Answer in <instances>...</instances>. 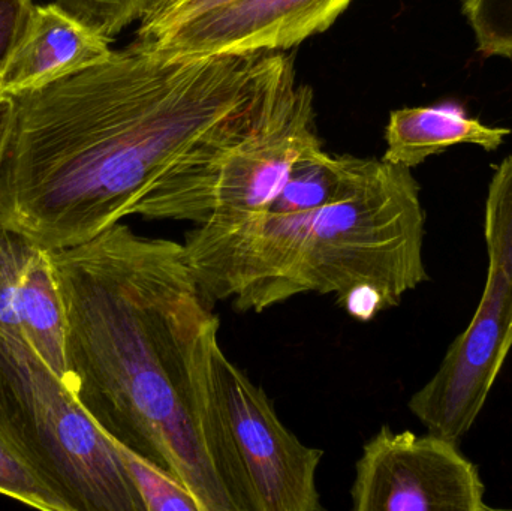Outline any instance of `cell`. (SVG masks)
<instances>
[{"instance_id":"cell-1","label":"cell","mask_w":512,"mask_h":511,"mask_svg":"<svg viewBox=\"0 0 512 511\" xmlns=\"http://www.w3.org/2000/svg\"><path fill=\"white\" fill-rule=\"evenodd\" d=\"M271 53L165 57L132 42L11 95L0 225L45 251L95 239L245 107Z\"/></svg>"},{"instance_id":"cell-2","label":"cell","mask_w":512,"mask_h":511,"mask_svg":"<svg viewBox=\"0 0 512 511\" xmlns=\"http://www.w3.org/2000/svg\"><path fill=\"white\" fill-rule=\"evenodd\" d=\"M50 257L78 404L111 440L170 471L201 511H236L195 417L192 350L213 305L182 243L119 222Z\"/></svg>"},{"instance_id":"cell-3","label":"cell","mask_w":512,"mask_h":511,"mask_svg":"<svg viewBox=\"0 0 512 511\" xmlns=\"http://www.w3.org/2000/svg\"><path fill=\"white\" fill-rule=\"evenodd\" d=\"M426 212L411 168L361 159L337 200L303 215L251 213L197 225L182 243L207 302L262 312L298 294H334L357 321L429 281Z\"/></svg>"},{"instance_id":"cell-4","label":"cell","mask_w":512,"mask_h":511,"mask_svg":"<svg viewBox=\"0 0 512 511\" xmlns=\"http://www.w3.org/2000/svg\"><path fill=\"white\" fill-rule=\"evenodd\" d=\"M315 98L283 51L251 101L195 143L138 201L132 215L197 225L265 212L295 159L315 144Z\"/></svg>"},{"instance_id":"cell-5","label":"cell","mask_w":512,"mask_h":511,"mask_svg":"<svg viewBox=\"0 0 512 511\" xmlns=\"http://www.w3.org/2000/svg\"><path fill=\"white\" fill-rule=\"evenodd\" d=\"M198 429L236 511H319L324 452L301 443L261 387L222 350L219 318H207L192 350Z\"/></svg>"},{"instance_id":"cell-6","label":"cell","mask_w":512,"mask_h":511,"mask_svg":"<svg viewBox=\"0 0 512 511\" xmlns=\"http://www.w3.org/2000/svg\"><path fill=\"white\" fill-rule=\"evenodd\" d=\"M0 441L69 511H146L114 441L27 339L2 326Z\"/></svg>"},{"instance_id":"cell-7","label":"cell","mask_w":512,"mask_h":511,"mask_svg":"<svg viewBox=\"0 0 512 511\" xmlns=\"http://www.w3.org/2000/svg\"><path fill=\"white\" fill-rule=\"evenodd\" d=\"M484 240L489 267L471 323L408 402L427 431L456 443L474 428L512 350V153L490 180Z\"/></svg>"},{"instance_id":"cell-8","label":"cell","mask_w":512,"mask_h":511,"mask_svg":"<svg viewBox=\"0 0 512 511\" xmlns=\"http://www.w3.org/2000/svg\"><path fill=\"white\" fill-rule=\"evenodd\" d=\"M355 511H492L480 468L459 443L382 426L363 447L351 489Z\"/></svg>"},{"instance_id":"cell-9","label":"cell","mask_w":512,"mask_h":511,"mask_svg":"<svg viewBox=\"0 0 512 511\" xmlns=\"http://www.w3.org/2000/svg\"><path fill=\"white\" fill-rule=\"evenodd\" d=\"M351 2L234 0L137 45L165 57L276 53L327 30Z\"/></svg>"},{"instance_id":"cell-10","label":"cell","mask_w":512,"mask_h":511,"mask_svg":"<svg viewBox=\"0 0 512 511\" xmlns=\"http://www.w3.org/2000/svg\"><path fill=\"white\" fill-rule=\"evenodd\" d=\"M111 39L84 26L56 2L33 6L26 32L0 74V95H15L92 65Z\"/></svg>"},{"instance_id":"cell-11","label":"cell","mask_w":512,"mask_h":511,"mask_svg":"<svg viewBox=\"0 0 512 511\" xmlns=\"http://www.w3.org/2000/svg\"><path fill=\"white\" fill-rule=\"evenodd\" d=\"M508 134L510 129L483 125L456 105L402 108L390 114L382 159L414 168L456 144H475L492 152Z\"/></svg>"},{"instance_id":"cell-12","label":"cell","mask_w":512,"mask_h":511,"mask_svg":"<svg viewBox=\"0 0 512 511\" xmlns=\"http://www.w3.org/2000/svg\"><path fill=\"white\" fill-rule=\"evenodd\" d=\"M21 335L42 360L65 381V312L57 288L50 251L33 252L17 296Z\"/></svg>"},{"instance_id":"cell-13","label":"cell","mask_w":512,"mask_h":511,"mask_svg":"<svg viewBox=\"0 0 512 511\" xmlns=\"http://www.w3.org/2000/svg\"><path fill=\"white\" fill-rule=\"evenodd\" d=\"M361 158L333 156L321 144L304 150L289 170L279 194L265 212L303 215L328 206L340 197L360 167Z\"/></svg>"},{"instance_id":"cell-14","label":"cell","mask_w":512,"mask_h":511,"mask_svg":"<svg viewBox=\"0 0 512 511\" xmlns=\"http://www.w3.org/2000/svg\"><path fill=\"white\" fill-rule=\"evenodd\" d=\"M114 444L146 511H201L191 492L170 471L117 441Z\"/></svg>"},{"instance_id":"cell-15","label":"cell","mask_w":512,"mask_h":511,"mask_svg":"<svg viewBox=\"0 0 512 511\" xmlns=\"http://www.w3.org/2000/svg\"><path fill=\"white\" fill-rule=\"evenodd\" d=\"M38 246L0 225V326L20 333L17 296L27 263Z\"/></svg>"},{"instance_id":"cell-16","label":"cell","mask_w":512,"mask_h":511,"mask_svg":"<svg viewBox=\"0 0 512 511\" xmlns=\"http://www.w3.org/2000/svg\"><path fill=\"white\" fill-rule=\"evenodd\" d=\"M463 14L483 56L512 59V0H463Z\"/></svg>"},{"instance_id":"cell-17","label":"cell","mask_w":512,"mask_h":511,"mask_svg":"<svg viewBox=\"0 0 512 511\" xmlns=\"http://www.w3.org/2000/svg\"><path fill=\"white\" fill-rule=\"evenodd\" d=\"M0 494L38 510L69 511L68 506L3 441H0Z\"/></svg>"},{"instance_id":"cell-18","label":"cell","mask_w":512,"mask_h":511,"mask_svg":"<svg viewBox=\"0 0 512 511\" xmlns=\"http://www.w3.org/2000/svg\"><path fill=\"white\" fill-rule=\"evenodd\" d=\"M56 3L84 26L113 41L117 33L141 20L150 0H56Z\"/></svg>"},{"instance_id":"cell-19","label":"cell","mask_w":512,"mask_h":511,"mask_svg":"<svg viewBox=\"0 0 512 511\" xmlns=\"http://www.w3.org/2000/svg\"><path fill=\"white\" fill-rule=\"evenodd\" d=\"M234 0H150L140 20L135 44L147 45L177 26Z\"/></svg>"},{"instance_id":"cell-20","label":"cell","mask_w":512,"mask_h":511,"mask_svg":"<svg viewBox=\"0 0 512 511\" xmlns=\"http://www.w3.org/2000/svg\"><path fill=\"white\" fill-rule=\"evenodd\" d=\"M33 6L32 0H0V74L26 32Z\"/></svg>"},{"instance_id":"cell-21","label":"cell","mask_w":512,"mask_h":511,"mask_svg":"<svg viewBox=\"0 0 512 511\" xmlns=\"http://www.w3.org/2000/svg\"><path fill=\"white\" fill-rule=\"evenodd\" d=\"M12 108L14 105H12L11 96L0 95V162H2L9 125H11Z\"/></svg>"}]
</instances>
